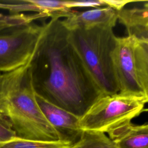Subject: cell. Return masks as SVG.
I'll return each mask as SVG.
<instances>
[{"instance_id": "cell-1", "label": "cell", "mask_w": 148, "mask_h": 148, "mask_svg": "<svg viewBox=\"0 0 148 148\" xmlns=\"http://www.w3.org/2000/svg\"><path fill=\"white\" fill-rule=\"evenodd\" d=\"M35 94L81 117L102 94L68 40L60 19L43 24V30L29 62Z\"/></svg>"}, {"instance_id": "cell-2", "label": "cell", "mask_w": 148, "mask_h": 148, "mask_svg": "<svg viewBox=\"0 0 148 148\" xmlns=\"http://www.w3.org/2000/svg\"><path fill=\"white\" fill-rule=\"evenodd\" d=\"M30 62V61H29ZM29 62L0 77V113L10 121L16 136L29 140H61L36 101Z\"/></svg>"}, {"instance_id": "cell-3", "label": "cell", "mask_w": 148, "mask_h": 148, "mask_svg": "<svg viewBox=\"0 0 148 148\" xmlns=\"http://www.w3.org/2000/svg\"><path fill=\"white\" fill-rule=\"evenodd\" d=\"M116 36L112 28L68 31V40L103 94L119 92L112 61Z\"/></svg>"}, {"instance_id": "cell-4", "label": "cell", "mask_w": 148, "mask_h": 148, "mask_svg": "<svg viewBox=\"0 0 148 148\" xmlns=\"http://www.w3.org/2000/svg\"><path fill=\"white\" fill-rule=\"evenodd\" d=\"M112 61L119 92L148 98V40L116 36Z\"/></svg>"}, {"instance_id": "cell-5", "label": "cell", "mask_w": 148, "mask_h": 148, "mask_svg": "<svg viewBox=\"0 0 148 148\" xmlns=\"http://www.w3.org/2000/svg\"><path fill=\"white\" fill-rule=\"evenodd\" d=\"M147 101L145 97L120 92L102 94L80 118V127L82 131L108 133L147 111Z\"/></svg>"}, {"instance_id": "cell-6", "label": "cell", "mask_w": 148, "mask_h": 148, "mask_svg": "<svg viewBox=\"0 0 148 148\" xmlns=\"http://www.w3.org/2000/svg\"><path fill=\"white\" fill-rule=\"evenodd\" d=\"M43 30V24L31 23L0 35V72H9L28 63Z\"/></svg>"}, {"instance_id": "cell-7", "label": "cell", "mask_w": 148, "mask_h": 148, "mask_svg": "<svg viewBox=\"0 0 148 148\" xmlns=\"http://www.w3.org/2000/svg\"><path fill=\"white\" fill-rule=\"evenodd\" d=\"M36 101L46 118L60 134L61 140L73 143L80 136L79 117L59 108L36 94Z\"/></svg>"}, {"instance_id": "cell-8", "label": "cell", "mask_w": 148, "mask_h": 148, "mask_svg": "<svg viewBox=\"0 0 148 148\" xmlns=\"http://www.w3.org/2000/svg\"><path fill=\"white\" fill-rule=\"evenodd\" d=\"M117 21V11L109 6L96 8L83 12L74 10L65 19L61 20L62 24L68 31L88 29L96 27L113 28Z\"/></svg>"}, {"instance_id": "cell-9", "label": "cell", "mask_w": 148, "mask_h": 148, "mask_svg": "<svg viewBox=\"0 0 148 148\" xmlns=\"http://www.w3.org/2000/svg\"><path fill=\"white\" fill-rule=\"evenodd\" d=\"M110 139L117 148H148V124L136 125L131 121L110 130Z\"/></svg>"}, {"instance_id": "cell-10", "label": "cell", "mask_w": 148, "mask_h": 148, "mask_svg": "<svg viewBox=\"0 0 148 148\" xmlns=\"http://www.w3.org/2000/svg\"><path fill=\"white\" fill-rule=\"evenodd\" d=\"M117 13V20L126 28L128 35L148 40V1L142 5L123 8Z\"/></svg>"}, {"instance_id": "cell-11", "label": "cell", "mask_w": 148, "mask_h": 148, "mask_svg": "<svg viewBox=\"0 0 148 148\" xmlns=\"http://www.w3.org/2000/svg\"><path fill=\"white\" fill-rule=\"evenodd\" d=\"M70 148H117L105 133L90 130L82 131Z\"/></svg>"}, {"instance_id": "cell-12", "label": "cell", "mask_w": 148, "mask_h": 148, "mask_svg": "<svg viewBox=\"0 0 148 148\" xmlns=\"http://www.w3.org/2000/svg\"><path fill=\"white\" fill-rule=\"evenodd\" d=\"M73 143L60 140L58 141H41L23 139L17 136L0 143V148H70Z\"/></svg>"}, {"instance_id": "cell-13", "label": "cell", "mask_w": 148, "mask_h": 148, "mask_svg": "<svg viewBox=\"0 0 148 148\" xmlns=\"http://www.w3.org/2000/svg\"><path fill=\"white\" fill-rule=\"evenodd\" d=\"M47 17H49L46 14L39 13L32 14L23 13L3 14L0 13V32L7 29L28 25L35 20Z\"/></svg>"}, {"instance_id": "cell-14", "label": "cell", "mask_w": 148, "mask_h": 148, "mask_svg": "<svg viewBox=\"0 0 148 148\" xmlns=\"http://www.w3.org/2000/svg\"><path fill=\"white\" fill-rule=\"evenodd\" d=\"M0 9L9 10L12 14H18L23 12L40 13L39 7L33 0H18L0 2Z\"/></svg>"}, {"instance_id": "cell-15", "label": "cell", "mask_w": 148, "mask_h": 148, "mask_svg": "<svg viewBox=\"0 0 148 148\" xmlns=\"http://www.w3.org/2000/svg\"><path fill=\"white\" fill-rule=\"evenodd\" d=\"M16 136L10 121L0 113V143L9 140Z\"/></svg>"}, {"instance_id": "cell-16", "label": "cell", "mask_w": 148, "mask_h": 148, "mask_svg": "<svg viewBox=\"0 0 148 148\" xmlns=\"http://www.w3.org/2000/svg\"><path fill=\"white\" fill-rule=\"evenodd\" d=\"M65 5L68 9L73 8H99L106 6L103 0L65 1Z\"/></svg>"}, {"instance_id": "cell-17", "label": "cell", "mask_w": 148, "mask_h": 148, "mask_svg": "<svg viewBox=\"0 0 148 148\" xmlns=\"http://www.w3.org/2000/svg\"><path fill=\"white\" fill-rule=\"evenodd\" d=\"M106 6H109L118 12L124 8L125 6L131 2H136L137 1L132 0H103Z\"/></svg>"}, {"instance_id": "cell-18", "label": "cell", "mask_w": 148, "mask_h": 148, "mask_svg": "<svg viewBox=\"0 0 148 148\" xmlns=\"http://www.w3.org/2000/svg\"><path fill=\"white\" fill-rule=\"evenodd\" d=\"M1 73H0V77H1Z\"/></svg>"}]
</instances>
